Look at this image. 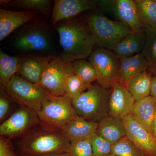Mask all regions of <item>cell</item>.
<instances>
[{
	"instance_id": "obj_29",
	"label": "cell",
	"mask_w": 156,
	"mask_h": 156,
	"mask_svg": "<svg viewBox=\"0 0 156 156\" xmlns=\"http://www.w3.org/2000/svg\"><path fill=\"white\" fill-rule=\"evenodd\" d=\"M89 88L75 74L72 75L68 78L66 82L65 96L68 98L72 101L78 98Z\"/></svg>"
},
{
	"instance_id": "obj_18",
	"label": "cell",
	"mask_w": 156,
	"mask_h": 156,
	"mask_svg": "<svg viewBox=\"0 0 156 156\" xmlns=\"http://www.w3.org/2000/svg\"><path fill=\"white\" fill-rule=\"evenodd\" d=\"M53 1L51 0H1L3 9L15 11H28L41 14L46 19L51 17Z\"/></svg>"
},
{
	"instance_id": "obj_17",
	"label": "cell",
	"mask_w": 156,
	"mask_h": 156,
	"mask_svg": "<svg viewBox=\"0 0 156 156\" xmlns=\"http://www.w3.org/2000/svg\"><path fill=\"white\" fill-rule=\"evenodd\" d=\"M97 122L89 121L77 116L60 130L70 143L87 139L97 133Z\"/></svg>"
},
{
	"instance_id": "obj_22",
	"label": "cell",
	"mask_w": 156,
	"mask_h": 156,
	"mask_svg": "<svg viewBox=\"0 0 156 156\" xmlns=\"http://www.w3.org/2000/svg\"><path fill=\"white\" fill-rule=\"evenodd\" d=\"M156 114V98L151 95L135 101L131 112V114L151 134Z\"/></svg>"
},
{
	"instance_id": "obj_6",
	"label": "cell",
	"mask_w": 156,
	"mask_h": 156,
	"mask_svg": "<svg viewBox=\"0 0 156 156\" xmlns=\"http://www.w3.org/2000/svg\"><path fill=\"white\" fill-rule=\"evenodd\" d=\"M86 20L91 30L95 45L100 48L112 50L132 31L119 21H114L101 14L92 13Z\"/></svg>"
},
{
	"instance_id": "obj_7",
	"label": "cell",
	"mask_w": 156,
	"mask_h": 156,
	"mask_svg": "<svg viewBox=\"0 0 156 156\" xmlns=\"http://www.w3.org/2000/svg\"><path fill=\"white\" fill-rule=\"evenodd\" d=\"M4 89L11 99L36 113L48 95L38 85L27 82L17 74Z\"/></svg>"
},
{
	"instance_id": "obj_4",
	"label": "cell",
	"mask_w": 156,
	"mask_h": 156,
	"mask_svg": "<svg viewBox=\"0 0 156 156\" xmlns=\"http://www.w3.org/2000/svg\"><path fill=\"white\" fill-rule=\"evenodd\" d=\"M70 143L57 131H38L26 136L17 144L21 154L43 156L57 153H67Z\"/></svg>"
},
{
	"instance_id": "obj_15",
	"label": "cell",
	"mask_w": 156,
	"mask_h": 156,
	"mask_svg": "<svg viewBox=\"0 0 156 156\" xmlns=\"http://www.w3.org/2000/svg\"><path fill=\"white\" fill-rule=\"evenodd\" d=\"M54 57L21 56L18 73L23 79L38 86L43 73Z\"/></svg>"
},
{
	"instance_id": "obj_10",
	"label": "cell",
	"mask_w": 156,
	"mask_h": 156,
	"mask_svg": "<svg viewBox=\"0 0 156 156\" xmlns=\"http://www.w3.org/2000/svg\"><path fill=\"white\" fill-rule=\"evenodd\" d=\"M96 2L105 11L112 14L132 31L139 32L143 30L134 1L101 0Z\"/></svg>"
},
{
	"instance_id": "obj_23",
	"label": "cell",
	"mask_w": 156,
	"mask_h": 156,
	"mask_svg": "<svg viewBox=\"0 0 156 156\" xmlns=\"http://www.w3.org/2000/svg\"><path fill=\"white\" fill-rule=\"evenodd\" d=\"M153 76L147 70L134 76L129 82L127 88L135 101L150 95Z\"/></svg>"
},
{
	"instance_id": "obj_35",
	"label": "cell",
	"mask_w": 156,
	"mask_h": 156,
	"mask_svg": "<svg viewBox=\"0 0 156 156\" xmlns=\"http://www.w3.org/2000/svg\"><path fill=\"white\" fill-rule=\"evenodd\" d=\"M152 134L156 140V114L154 119L153 125L152 132Z\"/></svg>"
},
{
	"instance_id": "obj_21",
	"label": "cell",
	"mask_w": 156,
	"mask_h": 156,
	"mask_svg": "<svg viewBox=\"0 0 156 156\" xmlns=\"http://www.w3.org/2000/svg\"><path fill=\"white\" fill-rule=\"evenodd\" d=\"M144 29L139 32L132 31L113 48L112 51L119 58L129 57L141 53L146 42Z\"/></svg>"
},
{
	"instance_id": "obj_38",
	"label": "cell",
	"mask_w": 156,
	"mask_h": 156,
	"mask_svg": "<svg viewBox=\"0 0 156 156\" xmlns=\"http://www.w3.org/2000/svg\"><path fill=\"white\" fill-rule=\"evenodd\" d=\"M116 156L112 154H110L108 155V156Z\"/></svg>"
},
{
	"instance_id": "obj_33",
	"label": "cell",
	"mask_w": 156,
	"mask_h": 156,
	"mask_svg": "<svg viewBox=\"0 0 156 156\" xmlns=\"http://www.w3.org/2000/svg\"><path fill=\"white\" fill-rule=\"evenodd\" d=\"M0 156H19L9 140L2 136L0 138Z\"/></svg>"
},
{
	"instance_id": "obj_26",
	"label": "cell",
	"mask_w": 156,
	"mask_h": 156,
	"mask_svg": "<svg viewBox=\"0 0 156 156\" xmlns=\"http://www.w3.org/2000/svg\"><path fill=\"white\" fill-rule=\"evenodd\" d=\"M134 2L143 26L156 28V0H134Z\"/></svg>"
},
{
	"instance_id": "obj_24",
	"label": "cell",
	"mask_w": 156,
	"mask_h": 156,
	"mask_svg": "<svg viewBox=\"0 0 156 156\" xmlns=\"http://www.w3.org/2000/svg\"><path fill=\"white\" fill-rule=\"evenodd\" d=\"M21 56H11L0 50V83L4 88L14 75L18 73Z\"/></svg>"
},
{
	"instance_id": "obj_1",
	"label": "cell",
	"mask_w": 156,
	"mask_h": 156,
	"mask_svg": "<svg viewBox=\"0 0 156 156\" xmlns=\"http://www.w3.org/2000/svg\"><path fill=\"white\" fill-rule=\"evenodd\" d=\"M46 18L37 14L35 18L16 30L8 39L9 47L19 56L55 57L57 31Z\"/></svg>"
},
{
	"instance_id": "obj_20",
	"label": "cell",
	"mask_w": 156,
	"mask_h": 156,
	"mask_svg": "<svg viewBox=\"0 0 156 156\" xmlns=\"http://www.w3.org/2000/svg\"><path fill=\"white\" fill-rule=\"evenodd\" d=\"M120 58L119 83L127 87L134 76L148 70L146 60L141 53L129 57Z\"/></svg>"
},
{
	"instance_id": "obj_8",
	"label": "cell",
	"mask_w": 156,
	"mask_h": 156,
	"mask_svg": "<svg viewBox=\"0 0 156 156\" xmlns=\"http://www.w3.org/2000/svg\"><path fill=\"white\" fill-rule=\"evenodd\" d=\"M95 69L99 85L111 89L119 82L120 58L112 50L98 48L93 51L88 58Z\"/></svg>"
},
{
	"instance_id": "obj_5",
	"label": "cell",
	"mask_w": 156,
	"mask_h": 156,
	"mask_svg": "<svg viewBox=\"0 0 156 156\" xmlns=\"http://www.w3.org/2000/svg\"><path fill=\"white\" fill-rule=\"evenodd\" d=\"M110 89L92 85L72 103L76 114L85 119L98 122L108 115Z\"/></svg>"
},
{
	"instance_id": "obj_9",
	"label": "cell",
	"mask_w": 156,
	"mask_h": 156,
	"mask_svg": "<svg viewBox=\"0 0 156 156\" xmlns=\"http://www.w3.org/2000/svg\"><path fill=\"white\" fill-rule=\"evenodd\" d=\"M74 74L72 62H66L59 56L53 57L45 70L38 86L49 95L64 96L68 78Z\"/></svg>"
},
{
	"instance_id": "obj_32",
	"label": "cell",
	"mask_w": 156,
	"mask_h": 156,
	"mask_svg": "<svg viewBox=\"0 0 156 156\" xmlns=\"http://www.w3.org/2000/svg\"><path fill=\"white\" fill-rule=\"evenodd\" d=\"M6 92L4 88H1V96H0V121L3 122V120L8 115L10 110L11 103L9 98L6 96Z\"/></svg>"
},
{
	"instance_id": "obj_25",
	"label": "cell",
	"mask_w": 156,
	"mask_h": 156,
	"mask_svg": "<svg viewBox=\"0 0 156 156\" xmlns=\"http://www.w3.org/2000/svg\"><path fill=\"white\" fill-rule=\"evenodd\" d=\"M146 42L141 54L146 60L148 70L156 76V28L144 27Z\"/></svg>"
},
{
	"instance_id": "obj_36",
	"label": "cell",
	"mask_w": 156,
	"mask_h": 156,
	"mask_svg": "<svg viewBox=\"0 0 156 156\" xmlns=\"http://www.w3.org/2000/svg\"><path fill=\"white\" fill-rule=\"evenodd\" d=\"M43 156H68L67 153H53L49 154Z\"/></svg>"
},
{
	"instance_id": "obj_27",
	"label": "cell",
	"mask_w": 156,
	"mask_h": 156,
	"mask_svg": "<svg viewBox=\"0 0 156 156\" xmlns=\"http://www.w3.org/2000/svg\"><path fill=\"white\" fill-rule=\"evenodd\" d=\"M72 64L74 74L89 88L94 81L97 80L95 69L89 61L85 59H77L72 62Z\"/></svg>"
},
{
	"instance_id": "obj_16",
	"label": "cell",
	"mask_w": 156,
	"mask_h": 156,
	"mask_svg": "<svg viewBox=\"0 0 156 156\" xmlns=\"http://www.w3.org/2000/svg\"><path fill=\"white\" fill-rule=\"evenodd\" d=\"M37 13L32 11H15L0 9V41L9 37L16 30L35 18Z\"/></svg>"
},
{
	"instance_id": "obj_13",
	"label": "cell",
	"mask_w": 156,
	"mask_h": 156,
	"mask_svg": "<svg viewBox=\"0 0 156 156\" xmlns=\"http://www.w3.org/2000/svg\"><path fill=\"white\" fill-rule=\"evenodd\" d=\"M96 1L55 0L50 23L53 27L62 20L77 17L81 13L96 9Z\"/></svg>"
},
{
	"instance_id": "obj_30",
	"label": "cell",
	"mask_w": 156,
	"mask_h": 156,
	"mask_svg": "<svg viewBox=\"0 0 156 156\" xmlns=\"http://www.w3.org/2000/svg\"><path fill=\"white\" fill-rule=\"evenodd\" d=\"M93 136L87 139L70 143L67 152L68 156H93L92 146Z\"/></svg>"
},
{
	"instance_id": "obj_14",
	"label": "cell",
	"mask_w": 156,
	"mask_h": 156,
	"mask_svg": "<svg viewBox=\"0 0 156 156\" xmlns=\"http://www.w3.org/2000/svg\"><path fill=\"white\" fill-rule=\"evenodd\" d=\"M135 101L127 87L116 83L110 89L108 115L122 119L131 114Z\"/></svg>"
},
{
	"instance_id": "obj_28",
	"label": "cell",
	"mask_w": 156,
	"mask_h": 156,
	"mask_svg": "<svg viewBox=\"0 0 156 156\" xmlns=\"http://www.w3.org/2000/svg\"><path fill=\"white\" fill-rule=\"evenodd\" d=\"M111 154L116 156H145L126 136L112 145Z\"/></svg>"
},
{
	"instance_id": "obj_12",
	"label": "cell",
	"mask_w": 156,
	"mask_h": 156,
	"mask_svg": "<svg viewBox=\"0 0 156 156\" xmlns=\"http://www.w3.org/2000/svg\"><path fill=\"white\" fill-rule=\"evenodd\" d=\"M38 123L36 113L22 106L1 124L0 135L8 138L19 136Z\"/></svg>"
},
{
	"instance_id": "obj_19",
	"label": "cell",
	"mask_w": 156,
	"mask_h": 156,
	"mask_svg": "<svg viewBox=\"0 0 156 156\" xmlns=\"http://www.w3.org/2000/svg\"><path fill=\"white\" fill-rule=\"evenodd\" d=\"M97 133L112 145L126 136L122 119L108 115L98 122Z\"/></svg>"
},
{
	"instance_id": "obj_11",
	"label": "cell",
	"mask_w": 156,
	"mask_h": 156,
	"mask_svg": "<svg viewBox=\"0 0 156 156\" xmlns=\"http://www.w3.org/2000/svg\"><path fill=\"white\" fill-rule=\"evenodd\" d=\"M126 136L145 156H156V140L131 114L122 119Z\"/></svg>"
},
{
	"instance_id": "obj_3",
	"label": "cell",
	"mask_w": 156,
	"mask_h": 156,
	"mask_svg": "<svg viewBox=\"0 0 156 156\" xmlns=\"http://www.w3.org/2000/svg\"><path fill=\"white\" fill-rule=\"evenodd\" d=\"M36 114L44 129L52 131H60L78 116L68 98L49 94Z\"/></svg>"
},
{
	"instance_id": "obj_2",
	"label": "cell",
	"mask_w": 156,
	"mask_h": 156,
	"mask_svg": "<svg viewBox=\"0 0 156 156\" xmlns=\"http://www.w3.org/2000/svg\"><path fill=\"white\" fill-rule=\"evenodd\" d=\"M53 27L62 49L59 56L65 62L85 59L93 52L95 39L86 19L77 16L62 20Z\"/></svg>"
},
{
	"instance_id": "obj_34",
	"label": "cell",
	"mask_w": 156,
	"mask_h": 156,
	"mask_svg": "<svg viewBox=\"0 0 156 156\" xmlns=\"http://www.w3.org/2000/svg\"><path fill=\"white\" fill-rule=\"evenodd\" d=\"M150 95L156 98V76H153Z\"/></svg>"
},
{
	"instance_id": "obj_37",
	"label": "cell",
	"mask_w": 156,
	"mask_h": 156,
	"mask_svg": "<svg viewBox=\"0 0 156 156\" xmlns=\"http://www.w3.org/2000/svg\"><path fill=\"white\" fill-rule=\"evenodd\" d=\"M21 156H32L27 155L21 154Z\"/></svg>"
},
{
	"instance_id": "obj_31",
	"label": "cell",
	"mask_w": 156,
	"mask_h": 156,
	"mask_svg": "<svg viewBox=\"0 0 156 156\" xmlns=\"http://www.w3.org/2000/svg\"><path fill=\"white\" fill-rule=\"evenodd\" d=\"M112 144L97 133L92 136L93 156H107L111 154Z\"/></svg>"
}]
</instances>
